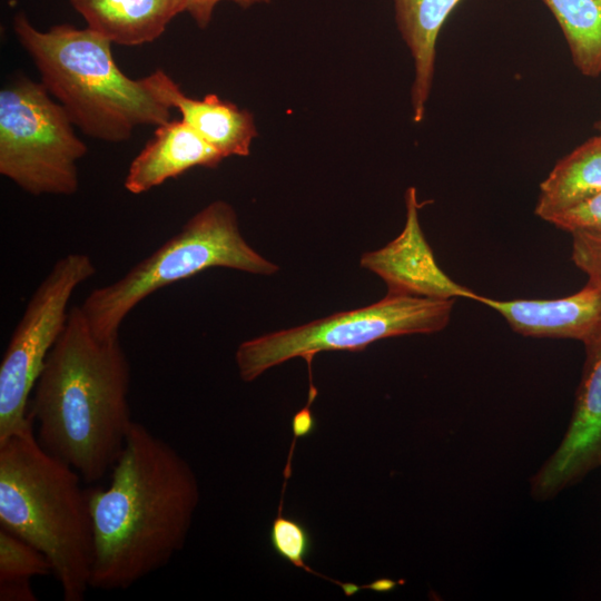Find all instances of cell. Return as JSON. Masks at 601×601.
I'll return each instance as SVG.
<instances>
[{"instance_id":"cell-21","label":"cell","mask_w":601,"mask_h":601,"mask_svg":"<svg viewBox=\"0 0 601 601\" xmlns=\"http://www.w3.org/2000/svg\"><path fill=\"white\" fill-rule=\"evenodd\" d=\"M571 258L588 278L601 282V231H574Z\"/></svg>"},{"instance_id":"cell-19","label":"cell","mask_w":601,"mask_h":601,"mask_svg":"<svg viewBox=\"0 0 601 601\" xmlns=\"http://www.w3.org/2000/svg\"><path fill=\"white\" fill-rule=\"evenodd\" d=\"M269 541L275 553L282 559L297 568L313 572L305 564V560L313 549L311 533L302 522L284 516L280 506L270 528Z\"/></svg>"},{"instance_id":"cell-25","label":"cell","mask_w":601,"mask_h":601,"mask_svg":"<svg viewBox=\"0 0 601 601\" xmlns=\"http://www.w3.org/2000/svg\"><path fill=\"white\" fill-rule=\"evenodd\" d=\"M595 127L598 128L600 135H601V119L595 124Z\"/></svg>"},{"instance_id":"cell-23","label":"cell","mask_w":601,"mask_h":601,"mask_svg":"<svg viewBox=\"0 0 601 601\" xmlns=\"http://www.w3.org/2000/svg\"><path fill=\"white\" fill-rule=\"evenodd\" d=\"M1 601H36L30 581L0 582Z\"/></svg>"},{"instance_id":"cell-14","label":"cell","mask_w":601,"mask_h":601,"mask_svg":"<svg viewBox=\"0 0 601 601\" xmlns=\"http://www.w3.org/2000/svg\"><path fill=\"white\" fill-rule=\"evenodd\" d=\"M87 27L122 46L157 40L185 12V0H70Z\"/></svg>"},{"instance_id":"cell-1","label":"cell","mask_w":601,"mask_h":601,"mask_svg":"<svg viewBox=\"0 0 601 601\" xmlns=\"http://www.w3.org/2000/svg\"><path fill=\"white\" fill-rule=\"evenodd\" d=\"M107 487L89 491L90 588L126 590L166 566L185 544L199 500L188 462L134 422Z\"/></svg>"},{"instance_id":"cell-16","label":"cell","mask_w":601,"mask_h":601,"mask_svg":"<svg viewBox=\"0 0 601 601\" xmlns=\"http://www.w3.org/2000/svg\"><path fill=\"white\" fill-rule=\"evenodd\" d=\"M601 194V135L560 159L540 185L534 214L548 221Z\"/></svg>"},{"instance_id":"cell-6","label":"cell","mask_w":601,"mask_h":601,"mask_svg":"<svg viewBox=\"0 0 601 601\" xmlns=\"http://www.w3.org/2000/svg\"><path fill=\"white\" fill-rule=\"evenodd\" d=\"M454 299L387 293L381 300L307 324L243 342L235 354L244 382L294 357L311 363L323 351H362L372 343L403 335L431 334L446 327Z\"/></svg>"},{"instance_id":"cell-17","label":"cell","mask_w":601,"mask_h":601,"mask_svg":"<svg viewBox=\"0 0 601 601\" xmlns=\"http://www.w3.org/2000/svg\"><path fill=\"white\" fill-rule=\"evenodd\" d=\"M559 23L572 61L585 77L601 75V0H543Z\"/></svg>"},{"instance_id":"cell-11","label":"cell","mask_w":601,"mask_h":601,"mask_svg":"<svg viewBox=\"0 0 601 601\" xmlns=\"http://www.w3.org/2000/svg\"><path fill=\"white\" fill-rule=\"evenodd\" d=\"M479 302L496 311L523 336L585 344L601 332V282L592 278L580 290L560 298L500 300L481 296Z\"/></svg>"},{"instance_id":"cell-20","label":"cell","mask_w":601,"mask_h":601,"mask_svg":"<svg viewBox=\"0 0 601 601\" xmlns=\"http://www.w3.org/2000/svg\"><path fill=\"white\" fill-rule=\"evenodd\" d=\"M548 223L568 233L601 231V194L561 214Z\"/></svg>"},{"instance_id":"cell-10","label":"cell","mask_w":601,"mask_h":601,"mask_svg":"<svg viewBox=\"0 0 601 601\" xmlns=\"http://www.w3.org/2000/svg\"><path fill=\"white\" fill-rule=\"evenodd\" d=\"M406 221L402 233L386 246L364 254L361 266L378 275L387 293L418 297L479 302L481 295L457 284L437 265L418 221L416 189L405 193Z\"/></svg>"},{"instance_id":"cell-15","label":"cell","mask_w":601,"mask_h":601,"mask_svg":"<svg viewBox=\"0 0 601 601\" xmlns=\"http://www.w3.org/2000/svg\"><path fill=\"white\" fill-rule=\"evenodd\" d=\"M460 1L394 0L396 23L414 60L411 102L416 124L424 117L431 92L439 33Z\"/></svg>"},{"instance_id":"cell-12","label":"cell","mask_w":601,"mask_h":601,"mask_svg":"<svg viewBox=\"0 0 601 601\" xmlns=\"http://www.w3.org/2000/svg\"><path fill=\"white\" fill-rule=\"evenodd\" d=\"M147 86L165 104L179 110L181 120L196 130L224 158L248 156L257 136L254 116L216 95L188 97L162 70L144 77Z\"/></svg>"},{"instance_id":"cell-7","label":"cell","mask_w":601,"mask_h":601,"mask_svg":"<svg viewBox=\"0 0 601 601\" xmlns=\"http://www.w3.org/2000/svg\"><path fill=\"white\" fill-rule=\"evenodd\" d=\"M73 126L41 81L18 77L0 91V174L30 195L76 194L87 146Z\"/></svg>"},{"instance_id":"cell-4","label":"cell","mask_w":601,"mask_h":601,"mask_svg":"<svg viewBox=\"0 0 601 601\" xmlns=\"http://www.w3.org/2000/svg\"><path fill=\"white\" fill-rule=\"evenodd\" d=\"M18 41L35 62L41 82L87 136L122 142L138 126H159L170 110L147 86L117 66L111 43L90 28L61 23L38 30L23 12L13 17Z\"/></svg>"},{"instance_id":"cell-8","label":"cell","mask_w":601,"mask_h":601,"mask_svg":"<svg viewBox=\"0 0 601 601\" xmlns=\"http://www.w3.org/2000/svg\"><path fill=\"white\" fill-rule=\"evenodd\" d=\"M96 272L89 255L70 253L53 264L32 293L0 363V442L31 423V393L65 328L69 300Z\"/></svg>"},{"instance_id":"cell-24","label":"cell","mask_w":601,"mask_h":601,"mask_svg":"<svg viewBox=\"0 0 601 601\" xmlns=\"http://www.w3.org/2000/svg\"><path fill=\"white\" fill-rule=\"evenodd\" d=\"M314 428L315 421L307 407L295 415L293 421L295 437L307 436L314 431Z\"/></svg>"},{"instance_id":"cell-9","label":"cell","mask_w":601,"mask_h":601,"mask_svg":"<svg viewBox=\"0 0 601 601\" xmlns=\"http://www.w3.org/2000/svg\"><path fill=\"white\" fill-rule=\"evenodd\" d=\"M583 345L585 361L568 430L531 481L536 500L552 499L601 466V332Z\"/></svg>"},{"instance_id":"cell-18","label":"cell","mask_w":601,"mask_h":601,"mask_svg":"<svg viewBox=\"0 0 601 601\" xmlns=\"http://www.w3.org/2000/svg\"><path fill=\"white\" fill-rule=\"evenodd\" d=\"M49 573L52 566L43 553L0 528V582L30 581Z\"/></svg>"},{"instance_id":"cell-5","label":"cell","mask_w":601,"mask_h":601,"mask_svg":"<svg viewBox=\"0 0 601 601\" xmlns=\"http://www.w3.org/2000/svg\"><path fill=\"white\" fill-rule=\"evenodd\" d=\"M211 267L256 275L279 269L245 240L235 209L216 200L122 277L92 289L79 306L97 338L118 339L122 322L146 297Z\"/></svg>"},{"instance_id":"cell-22","label":"cell","mask_w":601,"mask_h":601,"mask_svg":"<svg viewBox=\"0 0 601 601\" xmlns=\"http://www.w3.org/2000/svg\"><path fill=\"white\" fill-rule=\"evenodd\" d=\"M224 0H185V12H188L201 29L211 21L213 12L217 3ZM242 8H249L257 3H269L272 0H228Z\"/></svg>"},{"instance_id":"cell-13","label":"cell","mask_w":601,"mask_h":601,"mask_svg":"<svg viewBox=\"0 0 601 601\" xmlns=\"http://www.w3.org/2000/svg\"><path fill=\"white\" fill-rule=\"evenodd\" d=\"M224 157L185 121L156 126L152 138L131 161L124 186L139 195L194 167H217Z\"/></svg>"},{"instance_id":"cell-3","label":"cell","mask_w":601,"mask_h":601,"mask_svg":"<svg viewBox=\"0 0 601 601\" xmlns=\"http://www.w3.org/2000/svg\"><path fill=\"white\" fill-rule=\"evenodd\" d=\"M80 474L46 451L33 423L0 442V524L43 553L66 601L90 588L93 530Z\"/></svg>"},{"instance_id":"cell-2","label":"cell","mask_w":601,"mask_h":601,"mask_svg":"<svg viewBox=\"0 0 601 601\" xmlns=\"http://www.w3.org/2000/svg\"><path fill=\"white\" fill-rule=\"evenodd\" d=\"M130 382L120 339L97 338L80 306H72L36 382L28 416L41 446L86 483L101 480L122 452L135 422Z\"/></svg>"}]
</instances>
